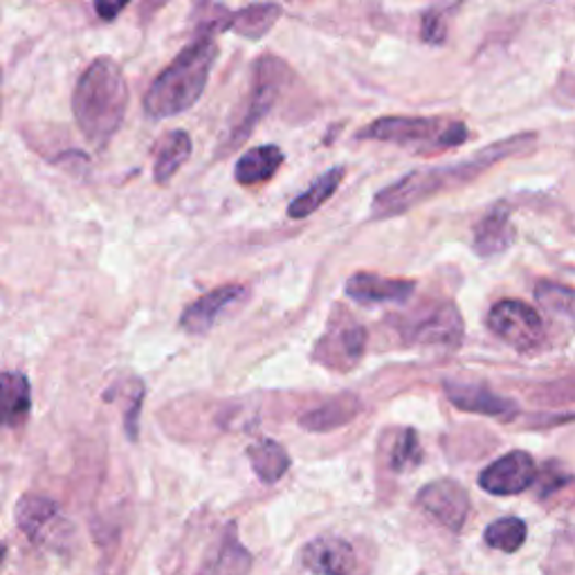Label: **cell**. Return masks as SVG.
<instances>
[{"instance_id":"cell-33","label":"cell","mask_w":575,"mask_h":575,"mask_svg":"<svg viewBox=\"0 0 575 575\" xmlns=\"http://www.w3.org/2000/svg\"><path fill=\"white\" fill-rule=\"evenodd\" d=\"M5 553H8V551H5V544H3V542H0V566H3V560H5Z\"/></svg>"},{"instance_id":"cell-18","label":"cell","mask_w":575,"mask_h":575,"mask_svg":"<svg viewBox=\"0 0 575 575\" xmlns=\"http://www.w3.org/2000/svg\"><path fill=\"white\" fill-rule=\"evenodd\" d=\"M283 160L285 154L277 147V144H263V147H255L238 158L234 167V178L244 187L268 182L281 169Z\"/></svg>"},{"instance_id":"cell-32","label":"cell","mask_w":575,"mask_h":575,"mask_svg":"<svg viewBox=\"0 0 575 575\" xmlns=\"http://www.w3.org/2000/svg\"><path fill=\"white\" fill-rule=\"evenodd\" d=\"M169 3V0H144L142 8H139V16L142 19H151L156 12H160L165 5Z\"/></svg>"},{"instance_id":"cell-27","label":"cell","mask_w":575,"mask_h":575,"mask_svg":"<svg viewBox=\"0 0 575 575\" xmlns=\"http://www.w3.org/2000/svg\"><path fill=\"white\" fill-rule=\"evenodd\" d=\"M535 297L549 313L575 319V288L553 281H542L535 288Z\"/></svg>"},{"instance_id":"cell-24","label":"cell","mask_w":575,"mask_h":575,"mask_svg":"<svg viewBox=\"0 0 575 575\" xmlns=\"http://www.w3.org/2000/svg\"><path fill=\"white\" fill-rule=\"evenodd\" d=\"M250 465L263 484H277L291 470V456L285 448L272 439H261L248 448Z\"/></svg>"},{"instance_id":"cell-25","label":"cell","mask_w":575,"mask_h":575,"mask_svg":"<svg viewBox=\"0 0 575 575\" xmlns=\"http://www.w3.org/2000/svg\"><path fill=\"white\" fill-rule=\"evenodd\" d=\"M526 535H529V529L519 517H504L493 521L486 529V544L504 551V553H515L523 546Z\"/></svg>"},{"instance_id":"cell-22","label":"cell","mask_w":575,"mask_h":575,"mask_svg":"<svg viewBox=\"0 0 575 575\" xmlns=\"http://www.w3.org/2000/svg\"><path fill=\"white\" fill-rule=\"evenodd\" d=\"M345 176H347L345 167H332L326 173H322L304 191V194H300L291 205H288V216L295 218V221H302V218H308L311 214H315L328 199H332L335 191L340 189Z\"/></svg>"},{"instance_id":"cell-12","label":"cell","mask_w":575,"mask_h":575,"mask_svg":"<svg viewBox=\"0 0 575 575\" xmlns=\"http://www.w3.org/2000/svg\"><path fill=\"white\" fill-rule=\"evenodd\" d=\"M347 295L358 304H403L407 302L416 283L409 279H385L373 272H358L347 281Z\"/></svg>"},{"instance_id":"cell-16","label":"cell","mask_w":575,"mask_h":575,"mask_svg":"<svg viewBox=\"0 0 575 575\" xmlns=\"http://www.w3.org/2000/svg\"><path fill=\"white\" fill-rule=\"evenodd\" d=\"M32 409V387L25 373H0V429L21 427Z\"/></svg>"},{"instance_id":"cell-13","label":"cell","mask_w":575,"mask_h":575,"mask_svg":"<svg viewBox=\"0 0 575 575\" xmlns=\"http://www.w3.org/2000/svg\"><path fill=\"white\" fill-rule=\"evenodd\" d=\"M411 342L422 347L456 349L463 342V319L454 304L439 306L411 330Z\"/></svg>"},{"instance_id":"cell-28","label":"cell","mask_w":575,"mask_h":575,"mask_svg":"<svg viewBox=\"0 0 575 575\" xmlns=\"http://www.w3.org/2000/svg\"><path fill=\"white\" fill-rule=\"evenodd\" d=\"M229 16L232 12L216 3V0H201V3H196V10H194V27H196V34H210V36H216L221 32H227V23H229Z\"/></svg>"},{"instance_id":"cell-11","label":"cell","mask_w":575,"mask_h":575,"mask_svg":"<svg viewBox=\"0 0 575 575\" xmlns=\"http://www.w3.org/2000/svg\"><path fill=\"white\" fill-rule=\"evenodd\" d=\"M304 566L315 575H353L356 551L338 535H319L302 551Z\"/></svg>"},{"instance_id":"cell-21","label":"cell","mask_w":575,"mask_h":575,"mask_svg":"<svg viewBox=\"0 0 575 575\" xmlns=\"http://www.w3.org/2000/svg\"><path fill=\"white\" fill-rule=\"evenodd\" d=\"M191 151H194V144L187 131H171L167 133L156 151V162H154V180L158 184H169L171 178L180 171V167L189 160Z\"/></svg>"},{"instance_id":"cell-15","label":"cell","mask_w":575,"mask_h":575,"mask_svg":"<svg viewBox=\"0 0 575 575\" xmlns=\"http://www.w3.org/2000/svg\"><path fill=\"white\" fill-rule=\"evenodd\" d=\"M515 241V227L506 203H497L474 227V250L478 257H497Z\"/></svg>"},{"instance_id":"cell-17","label":"cell","mask_w":575,"mask_h":575,"mask_svg":"<svg viewBox=\"0 0 575 575\" xmlns=\"http://www.w3.org/2000/svg\"><path fill=\"white\" fill-rule=\"evenodd\" d=\"M59 519L55 499L43 495H23L16 504V523L32 544H43L53 533V523Z\"/></svg>"},{"instance_id":"cell-34","label":"cell","mask_w":575,"mask_h":575,"mask_svg":"<svg viewBox=\"0 0 575 575\" xmlns=\"http://www.w3.org/2000/svg\"><path fill=\"white\" fill-rule=\"evenodd\" d=\"M0 88H3V72H0ZM0 102H3V98H0Z\"/></svg>"},{"instance_id":"cell-26","label":"cell","mask_w":575,"mask_h":575,"mask_svg":"<svg viewBox=\"0 0 575 575\" xmlns=\"http://www.w3.org/2000/svg\"><path fill=\"white\" fill-rule=\"evenodd\" d=\"M124 394V431L131 443L139 439V416L147 398V387L139 377H126L122 385H115Z\"/></svg>"},{"instance_id":"cell-19","label":"cell","mask_w":575,"mask_h":575,"mask_svg":"<svg viewBox=\"0 0 575 575\" xmlns=\"http://www.w3.org/2000/svg\"><path fill=\"white\" fill-rule=\"evenodd\" d=\"M252 568V555L238 542L236 526L223 533L214 555L205 562L199 575H248Z\"/></svg>"},{"instance_id":"cell-6","label":"cell","mask_w":575,"mask_h":575,"mask_svg":"<svg viewBox=\"0 0 575 575\" xmlns=\"http://www.w3.org/2000/svg\"><path fill=\"white\" fill-rule=\"evenodd\" d=\"M491 330L512 349L526 353L544 342V322L529 304L504 300L493 306L488 315Z\"/></svg>"},{"instance_id":"cell-4","label":"cell","mask_w":575,"mask_h":575,"mask_svg":"<svg viewBox=\"0 0 575 575\" xmlns=\"http://www.w3.org/2000/svg\"><path fill=\"white\" fill-rule=\"evenodd\" d=\"M358 139H373L394 144L414 154H443L467 142L470 131L465 122L450 117H422V115H385L377 117L356 133Z\"/></svg>"},{"instance_id":"cell-2","label":"cell","mask_w":575,"mask_h":575,"mask_svg":"<svg viewBox=\"0 0 575 575\" xmlns=\"http://www.w3.org/2000/svg\"><path fill=\"white\" fill-rule=\"evenodd\" d=\"M128 109V83L120 64L98 57L72 90V113L83 137L94 147H106L120 131Z\"/></svg>"},{"instance_id":"cell-14","label":"cell","mask_w":575,"mask_h":575,"mask_svg":"<svg viewBox=\"0 0 575 575\" xmlns=\"http://www.w3.org/2000/svg\"><path fill=\"white\" fill-rule=\"evenodd\" d=\"M446 396L450 403L467 414H482L493 418H512L517 414V405L486 387L474 385H456V382H446Z\"/></svg>"},{"instance_id":"cell-30","label":"cell","mask_w":575,"mask_h":575,"mask_svg":"<svg viewBox=\"0 0 575 575\" xmlns=\"http://www.w3.org/2000/svg\"><path fill=\"white\" fill-rule=\"evenodd\" d=\"M420 38L427 45H443L448 38V16L441 8L427 10L420 19Z\"/></svg>"},{"instance_id":"cell-23","label":"cell","mask_w":575,"mask_h":575,"mask_svg":"<svg viewBox=\"0 0 575 575\" xmlns=\"http://www.w3.org/2000/svg\"><path fill=\"white\" fill-rule=\"evenodd\" d=\"M360 401L351 394H342L335 401L311 409L308 414H304L300 418V425L308 431H330V429H338L347 422H351L358 414H360Z\"/></svg>"},{"instance_id":"cell-3","label":"cell","mask_w":575,"mask_h":575,"mask_svg":"<svg viewBox=\"0 0 575 575\" xmlns=\"http://www.w3.org/2000/svg\"><path fill=\"white\" fill-rule=\"evenodd\" d=\"M218 59V43L210 34H196L180 55L154 79L144 94V113L151 120H169L194 106L207 88Z\"/></svg>"},{"instance_id":"cell-31","label":"cell","mask_w":575,"mask_h":575,"mask_svg":"<svg viewBox=\"0 0 575 575\" xmlns=\"http://www.w3.org/2000/svg\"><path fill=\"white\" fill-rule=\"evenodd\" d=\"M128 3L131 0H94V12H98L102 21L111 23L126 10Z\"/></svg>"},{"instance_id":"cell-8","label":"cell","mask_w":575,"mask_h":575,"mask_svg":"<svg viewBox=\"0 0 575 575\" xmlns=\"http://www.w3.org/2000/svg\"><path fill=\"white\" fill-rule=\"evenodd\" d=\"M416 506L429 519L441 523L443 529L459 533L465 526L470 512V497L467 491L461 484L452 482V478H439V482L427 484L418 493Z\"/></svg>"},{"instance_id":"cell-20","label":"cell","mask_w":575,"mask_h":575,"mask_svg":"<svg viewBox=\"0 0 575 575\" xmlns=\"http://www.w3.org/2000/svg\"><path fill=\"white\" fill-rule=\"evenodd\" d=\"M283 10L279 3H252L244 10L232 12L227 32H234L248 41L263 38L281 19Z\"/></svg>"},{"instance_id":"cell-1","label":"cell","mask_w":575,"mask_h":575,"mask_svg":"<svg viewBox=\"0 0 575 575\" xmlns=\"http://www.w3.org/2000/svg\"><path fill=\"white\" fill-rule=\"evenodd\" d=\"M538 144V133H517L497 142H491L482 151L472 154L454 165H437V167H422L405 173L394 184L380 189L371 214L373 218H394L414 210L416 205L435 199L446 191H454L474 182L478 176H484L495 165L531 154Z\"/></svg>"},{"instance_id":"cell-5","label":"cell","mask_w":575,"mask_h":575,"mask_svg":"<svg viewBox=\"0 0 575 575\" xmlns=\"http://www.w3.org/2000/svg\"><path fill=\"white\" fill-rule=\"evenodd\" d=\"M293 77L295 75L291 66L274 55H263L252 64L250 92L246 98L244 111L229 126L221 154H232L234 149L241 147V144L255 133L257 124L274 109L281 92L291 86Z\"/></svg>"},{"instance_id":"cell-10","label":"cell","mask_w":575,"mask_h":575,"mask_svg":"<svg viewBox=\"0 0 575 575\" xmlns=\"http://www.w3.org/2000/svg\"><path fill=\"white\" fill-rule=\"evenodd\" d=\"M246 288L238 283L221 285L216 291L203 295L194 304H189L180 317V326L191 332V335H203L214 328V324L227 313L234 304L241 302L246 297Z\"/></svg>"},{"instance_id":"cell-7","label":"cell","mask_w":575,"mask_h":575,"mask_svg":"<svg viewBox=\"0 0 575 575\" xmlns=\"http://www.w3.org/2000/svg\"><path fill=\"white\" fill-rule=\"evenodd\" d=\"M367 349V330L351 317L330 319L324 338L317 342L313 358L330 369L349 371L356 367Z\"/></svg>"},{"instance_id":"cell-29","label":"cell","mask_w":575,"mask_h":575,"mask_svg":"<svg viewBox=\"0 0 575 575\" xmlns=\"http://www.w3.org/2000/svg\"><path fill=\"white\" fill-rule=\"evenodd\" d=\"M422 463V450L414 429H405L392 452V470L394 472H414Z\"/></svg>"},{"instance_id":"cell-9","label":"cell","mask_w":575,"mask_h":575,"mask_svg":"<svg viewBox=\"0 0 575 575\" xmlns=\"http://www.w3.org/2000/svg\"><path fill=\"white\" fill-rule=\"evenodd\" d=\"M535 478H538L535 459L529 452L515 450L501 456L499 461L491 463L482 472V476H478V486L491 495L508 497L529 491Z\"/></svg>"}]
</instances>
